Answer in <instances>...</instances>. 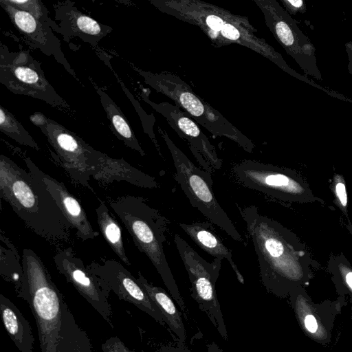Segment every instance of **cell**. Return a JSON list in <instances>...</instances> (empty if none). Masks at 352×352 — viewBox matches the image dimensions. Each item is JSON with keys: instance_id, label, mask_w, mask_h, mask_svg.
Returning a JSON list of instances; mask_svg holds the SVG:
<instances>
[{"instance_id": "6da1fadb", "label": "cell", "mask_w": 352, "mask_h": 352, "mask_svg": "<svg viewBox=\"0 0 352 352\" xmlns=\"http://www.w3.org/2000/svg\"><path fill=\"white\" fill-rule=\"evenodd\" d=\"M259 265L267 292L280 298L308 285L317 263L299 238L278 221L259 212L256 206L239 209Z\"/></svg>"}, {"instance_id": "7a4b0ae2", "label": "cell", "mask_w": 352, "mask_h": 352, "mask_svg": "<svg viewBox=\"0 0 352 352\" xmlns=\"http://www.w3.org/2000/svg\"><path fill=\"white\" fill-rule=\"evenodd\" d=\"M23 277L19 298L30 305L42 352H92L91 340L76 322L41 258L30 248L22 253Z\"/></svg>"}, {"instance_id": "3957f363", "label": "cell", "mask_w": 352, "mask_h": 352, "mask_svg": "<svg viewBox=\"0 0 352 352\" xmlns=\"http://www.w3.org/2000/svg\"><path fill=\"white\" fill-rule=\"evenodd\" d=\"M0 197L25 225L52 244L68 243L74 228L40 178L0 155Z\"/></svg>"}, {"instance_id": "277c9868", "label": "cell", "mask_w": 352, "mask_h": 352, "mask_svg": "<svg viewBox=\"0 0 352 352\" xmlns=\"http://www.w3.org/2000/svg\"><path fill=\"white\" fill-rule=\"evenodd\" d=\"M109 205L127 229L136 248L151 261L170 296L186 314V306L164 251L168 219L140 197L123 196L111 201Z\"/></svg>"}, {"instance_id": "5b68a950", "label": "cell", "mask_w": 352, "mask_h": 352, "mask_svg": "<svg viewBox=\"0 0 352 352\" xmlns=\"http://www.w3.org/2000/svg\"><path fill=\"white\" fill-rule=\"evenodd\" d=\"M139 72L153 89L172 100L210 133L232 140L248 153L254 151L253 142L186 82L174 76Z\"/></svg>"}, {"instance_id": "8992f818", "label": "cell", "mask_w": 352, "mask_h": 352, "mask_svg": "<svg viewBox=\"0 0 352 352\" xmlns=\"http://www.w3.org/2000/svg\"><path fill=\"white\" fill-rule=\"evenodd\" d=\"M158 132L173 160L176 170L175 178L192 206L232 239L242 243L241 234L214 196L211 174L197 167L176 146L166 131L159 128Z\"/></svg>"}, {"instance_id": "52a82bcc", "label": "cell", "mask_w": 352, "mask_h": 352, "mask_svg": "<svg viewBox=\"0 0 352 352\" xmlns=\"http://www.w3.org/2000/svg\"><path fill=\"white\" fill-rule=\"evenodd\" d=\"M243 186L289 203L324 201L316 197L306 179L296 170L252 160H243L232 168Z\"/></svg>"}, {"instance_id": "ba28073f", "label": "cell", "mask_w": 352, "mask_h": 352, "mask_svg": "<svg viewBox=\"0 0 352 352\" xmlns=\"http://www.w3.org/2000/svg\"><path fill=\"white\" fill-rule=\"evenodd\" d=\"M173 241L188 273L191 297L220 336L228 341L227 329L216 290L223 259L214 258L212 262L207 261L177 234Z\"/></svg>"}, {"instance_id": "9c48e42d", "label": "cell", "mask_w": 352, "mask_h": 352, "mask_svg": "<svg viewBox=\"0 0 352 352\" xmlns=\"http://www.w3.org/2000/svg\"><path fill=\"white\" fill-rule=\"evenodd\" d=\"M0 82L11 92L41 100L51 106L71 111L46 79L40 64L29 54L3 52L0 59Z\"/></svg>"}, {"instance_id": "30bf717a", "label": "cell", "mask_w": 352, "mask_h": 352, "mask_svg": "<svg viewBox=\"0 0 352 352\" xmlns=\"http://www.w3.org/2000/svg\"><path fill=\"white\" fill-rule=\"evenodd\" d=\"M30 120L47 137L70 176L88 187L94 149L77 135L41 113L32 114Z\"/></svg>"}, {"instance_id": "8fae6325", "label": "cell", "mask_w": 352, "mask_h": 352, "mask_svg": "<svg viewBox=\"0 0 352 352\" xmlns=\"http://www.w3.org/2000/svg\"><path fill=\"white\" fill-rule=\"evenodd\" d=\"M58 272L113 328L109 297L111 289L100 278L91 273L71 247L58 250L53 256Z\"/></svg>"}, {"instance_id": "7c38bea8", "label": "cell", "mask_w": 352, "mask_h": 352, "mask_svg": "<svg viewBox=\"0 0 352 352\" xmlns=\"http://www.w3.org/2000/svg\"><path fill=\"white\" fill-rule=\"evenodd\" d=\"M288 297L305 334L322 345L329 343L336 320L346 302L345 298L339 296L334 300L315 302L302 286L292 291Z\"/></svg>"}, {"instance_id": "4fadbf2b", "label": "cell", "mask_w": 352, "mask_h": 352, "mask_svg": "<svg viewBox=\"0 0 352 352\" xmlns=\"http://www.w3.org/2000/svg\"><path fill=\"white\" fill-rule=\"evenodd\" d=\"M146 90L142 89V99L166 120L179 137L188 142L192 153L202 167L210 174L212 168L220 169L222 160L219 157L214 146L199 128L198 123L176 104L151 100Z\"/></svg>"}, {"instance_id": "5bb4252c", "label": "cell", "mask_w": 352, "mask_h": 352, "mask_svg": "<svg viewBox=\"0 0 352 352\" xmlns=\"http://www.w3.org/2000/svg\"><path fill=\"white\" fill-rule=\"evenodd\" d=\"M89 271L102 279L119 299L134 305L163 327L164 316L133 274L120 262L113 259L101 258L87 265Z\"/></svg>"}, {"instance_id": "9a60e30c", "label": "cell", "mask_w": 352, "mask_h": 352, "mask_svg": "<svg viewBox=\"0 0 352 352\" xmlns=\"http://www.w3.org/2000/svg\"><path fill=\"white\" fill-rule=\"evenodd\" d=\"M29 172L44 182L56 199L65 216L71 223L76 235L82 241L94 239L99 232L94 230L89 219L78 199L71 194L65 185L39 169L28 157L23 158Z\"/></svg>"}, {"instance_id": "2e32d148", "label": "cell", "mask_w": 352, "mask_h": 352, "mask_svg": "<svg viewBox=\"0 0 352 352\" xmlns=\"http://www.w3.org/2000/svg\"><path fill=\"white\" fill-rule=\"evenodd\" d=\"M91 176L104 182L125 181L146 188L159 186L151 175L133 167L123 159H113L94 149L90 170Z\"/></svg>"}, {"instance_id": "e0dca14e", "label": "cell", "mask_w": 352, "mask_h": 352, "mask_svg": "<svg viewBox=\"0 0 352 352\" xmlns=\"http://www.w3.org/2000/svg\"><path fill=\"white\" fill-rule=\"evenodd\" d=\"M1 7L8 14L12 23L33 44L36 45L47 55L57 54L59 47L56 37L33 14L16 8L7 3L1 2Z\"/></svg>"}, {"instance_id": "ac0fdd59", "label": "cell", "mask_w": 352, "mask_h": 352, "mask_svg": "<svg viewBox=\"0 0 352 352\" xmlns=\"http://www.w3.org/2000/svg\"><path fill=\"white\" fill-rule=\"evenodd\" d=\"M179 227L202 250L214 258L226 259L234 271L238 281L245 284V279L234 261L230 250L212 230L208 222L179 223Z\"/></svg>"}, {"instance_id": "d6986e66", "label": "cell", "mask_w": 352, "mask_h": 352, "mask_svg": "<svg viewBox=\"0 0 352 352\" xmlns=\"http://www.w3.org/2000/svg\"><path fill=\"white\" fill-rule=\"evenodd\" d=\"M0 310L4 327L18 349L21 352H32L34 338L30 323L18 307L2 294Z\"/></svg>"}, {"instance_id": "ffe728a7", "label": "cell", "mask_w": 352, "mask_h": 352, "mask_svg": "<svg viewBox=\"0 0 352 352\" xmlns=\"http://www.w3.org/2000/svg\"><path fill=\"white\" fill-rule=\"evenodd\" d=\"M137 279L161 311L169 329L182 344L185 343L186 329L181 313L177 309L172 300L173 298L163 288L150 283L140 272Z\"/></svg>"}, {"instance_id": "44dd1931", "label": "cell", "mask_w": 352, "mask_h": 352, "mask_svg": "<svg viewBox=\"0 0 352 352\" xmlns=\"http://www.w3.org/2000/svg\"><path fill=\"white\" fill-rule=\"evenodd\" d=\"M95 89L99 95L100 102L110 120L115 135L122 140L126 146L138 151L142 156L145 155L144 151L120 109L102 89L98 87Z\"/></svg>"}, {"instance_id": "7402d4cb", "label": "cell", "mask_w": 352, "mask_h": 352, "mask_svg": "<svg viewBox=\"0 0 352 352\" xmlns=\"http://www.w3.org/2000/svg\"><path fill=\"white\" fill-rule=\"evenodd\" d=\"M0 241V274L5 280L14 285L19 297L24 274L23 264L16 247L2 232Z\"/></svg>"}, {"instance_id": "603a6c76", "label": "cell", "mask_w": 352, "mask_h": 352, "mask_svg": "<svg viewBox=\"0 0 352 352\" xmlns=\"http://www.w3.org/2000/svg\"><path fill=\"white\" fill-rule=\"evenodd\" d=\"M96 212L100 230L106 242L124 264L131 265L124 248L120 224L103 202H100Z\"/></svg>"}, {"instance_id": "cb8c5ba5", "label": "cell", "mask_w": 352, "mask_h": 352, "mask_svg": "<svg viewBox=\"0 0 352 352\" xmlns=\"http://www.w3.org/2000/svg\"><path fill=\"white\" fill-rule=\"evenodd\" d=\"M62 16V26L67 27L71 33L82 38L100 40L111 30L78 10L71 9Z\"/></svg>"}, {"instance_id": "d4e9b609", "label": "cell", "mask_w": 352, "mask_h": 352, "mask_svg": "<svg viewBox=\"0 0 352 352\" xmlns=\"http://www.w3.org/2000/svg\"><path fill=\"white\" fill-rule=\"evenodd\" d=\"M327 269L336 293L352 304V264L343 253L332 254Z\"/></svg>"}, {"instance_id": "484cf974", "label": "cell", "mask_w": 352, "mask_h": 352, "mask_svg": "<svg viewBox=\"0 0 352 352\" xmlns=\"http://www.w3.org/2000/svg\"><path fill=\"white\" fill-rule=\"evenodd\" d=\"M0 131L19 144L40 150L38 144L17 119L7 109L0 105Z\"/></svg>"}, {"instance_id": "4316f807", "label": "cell", "mask_w": 352, "mask_h": 352, "mask_svg": "<svg viewBox=\"0 0 352 352\" xmlns=\"http://www.w3.org/2000/svg\"><path fill=\"white\" fill-rule=\"evenodd\" d=\"M329 187L334 197L333 202L347 219L348 223H351L349 219L348 195L344 176L335 173Z\"/></svg>"}, {"instance_id": "83f0119b", "label": "cell", "mask_w": 352, "mask_h": 352, "mask_svg": "<svg viewBox=\"0 0 352 352\" xmlns=\"http://www.w3.org/2000/svg\"><path fill=\"white\" fill-rule=\"evenodd\" d=\"M0 1L29 12L43 23L48 19V12L41 0H0Z\"/></svg>"}, {"instance_id": "f1b7e54d", "label": "cell", "mask_w": 352, "mask_h": 352, "mask_svg": "<svg viewBox=\"0 0 352 352\" xmlns=\"http://www.w3.org/2000/svg\"><path fill=\"white\" fill-rule=\"evenodd\" d=\"M103 351H129L123 342L117 337L111 338L102 345Z\"/></svg>"}, {"instance_id": "f546056e", "label": "cell", "mask_w": 352, "mask_h": 352, "mask_svg": "<svg viewBox=\"0 0 352 352\" xmlns=\"http://www.w3.org/2000/svg\"><path fill=\"white\" fill-rule=\"evenodd\" d=\"M221 34L226 38L230 40H236L239 38V31L232 25L226 23L221 29Z\"/></svg>"}, {"instance_id": "4dcf8cb0", "label": "cell", "mask_w": 352, "mask_h": 352, "mask_svg": "<svg viewBox=\"0 0 352 352\" xmlns=\"http://www.w3.org/2000/svg\"><path fill=\"white\" fill-rule=\"evenodd\" d=\"M207 25L214 31L218 32L221 30L224 23L221 19L215 16L210 15L206 19Z\"/></svg>"}, {"instance_id": "1f68e13d", "label": "cell", "mask_w": 352, "mask_h": 352, "mask_svg": "<svg viewBox=\"0 0 352 352\" xmlns=\"http://www.w3.org/2000/svg\"><path fill=\"white\" fill-rule=\"evenodd\" d=\"M294 12H305L307 10L306 0H287Z\"/></svg>"}, {"instance_id": "d6a6232c", "label": "cell", "mask_w": 352, "mask_h": 352, "mask_svg": "<svg viewBox=\"0 0 352 352\" xmlns=\"http://www.w3.org/2000/svg\"><path fill=\"white\" fill-rule=\"evenodd\" d=\"M346 52L348 55L349 63L348 70L350 74L352 76V41L345 44Z\"/></svg>"}, {"instance_id": "836d02e7", "label": "cell", "mask_w": 352, "mask_h": 352, "mask_svg": "<svg viewBox=\"0 0 352 352\" xmlns=\"http://www.w3.org/2000/svg\"><path fill=\"white\" fill-rule=\"evenodd\" d=\"M346 228L348 229L349 232L352 234V224L351 223H348L346 226Z\"/></svg>"}]
</instances>
